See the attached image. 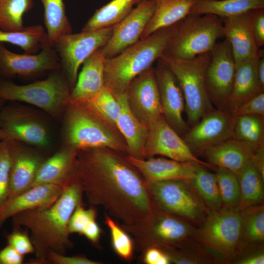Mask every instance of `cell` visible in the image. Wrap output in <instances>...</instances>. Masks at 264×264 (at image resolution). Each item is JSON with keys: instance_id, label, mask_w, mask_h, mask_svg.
<instances>
[{"instance_id": "6da1fadb", "label": "cell", "mask_w": 264, "mask_h": 264, "mask_svg": "<svg viewBox=\"0 0 264 264\" xmlns=\"http://www.w3.org/2000/svg\"><path fill=\"white\" fill-rule=\"evenodd\" d=\"M126 155L108 148L79 150L75 173L89 203L128 225L147 215L154 202L144 178Z\"/></svg>"}, {"instance_id": "7a4b0ae2", "label": "cell", "mask_w": 264, "mask_h": 264, "mask_svg": "<svg viewBox=\"0 0 264 264\" xmlns=\"http://www.w3.org/2000/svg\"><path fill=\"white\" fill-rule=\"evenodd\" d=\"M83 195L76 176L51 206L23 211L12 218L13 226L25 227L30 231L35 258L29 260L28 264H48L49 252L66 255L67 249L73 247L68 224L76 207L83 203Z\"/></svg>"}, {"instance_id": "3957f363", "label": "cell", "mask_w": 264, "mask_h": 264, "mask_svg": "<svg viewBox=\"0 0 264 264\" xmlns=\"http://www.w3.org/2000/svg\"><path fill=\"white\" fill-rule=\"evenodd\" d=\"M176 23L155 31L116 56L106 59L104 85L115 96L126 94L132 81L160 58Z\"/></svg>"}, {"instance_id": "277c9868", "label": "cell", "mask_w": 264, "mask_h": 264, "mask_svg": "<svg viewBox=\"0 0 264 264\" xmlns=\"http://www.w3.org/2000/svg\"><path fill=\"white\" fill-rule=\"evenodd\" d=\"M121 226L132 236L134 250L141 253L150 247L165 251L191 246L195 244L199 230L191 223L161 210L154 203L145 217L134 223L121 224Z\"/></svg>"}, {"instance_id": "5b68a950", "label": "cell", "mask_w": 264, "mask_h": 264, "mask_svg": "<svg viewBox=\"0 0 264 264\" xmlns=\"http://www.w3.org/2000/svg\"><path fill=\"white\" fill-rule=\"evenodd\" d=\"M64 144L78 150L108 148L128 154L118 129L83 105L69 104L65 110Z\"/></svg>"}, {"instance_id": "8992f818", "label": "cell", "mask_w": 264, "mask_h": 264, "mask_svg": "<svg viewBox=\"0 0 264 264\" xmlns=\"http://www.w3.org/2000/svg\"><path fill=\"white\" fill-rule=\"evenodd\" d=\"M71 88L61 69L52 71L45 79L26 85L0 80V98L24 102L37 107L51 116L60 117L69 104Z\"/></svg>"}, {"instance_id": "52a82bcc", "label": "cell", "mask_w": 264, "mask_h": 264, "mask_svg": "<svg viewBox=\"0 0 264 264\" xmlns=\"http://www.w3.org/2000/svg\"><path fill=\"white\" fill-rule=\"evenodd\" d=\"M211 58V52H208L189 60L164 53L158 59L170 68L178 81L184 97L187 123L189 127L214 108L209 99L205 84V73Z\"/></svg>"}, {"instance_id": "ba28073f", "label": "cell", "mask_w": 264, "mask_h": 264, "mask_svg": "<svg viewBox=\"0 0 264 264\" xmlns=\"http://www.w3.org/2000/svg\"><path fill=\"white\" fill-rule=\"evenodd\" d=\"M225 38L221 19L214 15L190 14L176 23L163 53L189 60L211 52L219 39Z\"/></svg>"}, {"instance_id": "9c48e42d", "label": "cell", "mask_w": 264, "mask_h": 264, "mask_svg": "<svg viewBox=\"0 0 264 264\" xmlns=\"http://www.w3.org/2000/svg\"><path fill=\"white\" fill-rule=\"evenodd\" d=\"M199 229L196 240L226 261H231L244 246L240 211L222 207L210 211Z\"/></svg>"}, {"instance_id": "30bf717a", "label": "cell", "mask_w": 264, "mask_h": 264, "mask_svg": "<svg viewBox=\"0 0 264 264\" xmlns=\"http://www.w3.org/2000/svg\"><path fill=\"white\" fill-rule=\"evenodd\" d=\"M155 205L192 224L201 225L210 211L189 180L147 182Z\"/></svg>"}, {"instance_id": "8fae6325", "label": "cell", "mask_w": 264, "mask_h": 264, "mask_svg": "<svg viewBox=\"0 0 264 264\" xmlns=\"http://www.w3.org/2000/svg\"><path fill=\"white\" fill-rule=\"evenodd\" d=\"M113 26L97 30L62 35L53 45L71 89L74 86L78 70L84 61L97 49L103 47L110 38Z\"/></svg>"}, {"instance_id": "7c38bea8", "label": "cell", "mask_w": 264, "mask_h": 264, "mask_svg": "<svg viewBox=\"0 0 264 264\" xmlns=\"http://www.w3.org/2000/svg\"><path fill=\"white\" fill-rule=\"evenodd\" d=\"M0 128L6 139L42 148L50 144L49 129L45 120L37 111L24 106H3L0 112Z\"/></svg>"}, {"instance_id": "4fadbf2b", "label": "cell", "mask_w": 264, "mask_h": 264, "mask_svg": "<svg viewBox=\"0 0 264 264\" xmlns=\"http://www.w3.org/2000/svg\"><path fill=\"white\" fill-rule=\"evenodd\" d=\"M211 54V60L205 73L207 95L216 109L228 111L236 71L235 62L228 41L225 38L223 41L217 42Z\"/></svg>"}, {"instance_id": "5bb4252c", "label": "cell", "mask_w": 264, "mask_h": 264, "mask_svg": "<svg viewBox=\"0 0 264 264\" xmlns=\"http://www.w3.org/2000/svg\"><path fill=\"white\" fill-rule=\"evenodd\" d=\"M59 69L61 65L58 55L48 43L36 54L16 53L0 43V76L4 79L17 76L34 77Z\"/></svg>"}, {"instance_id": "9a60e30c", "label": "cell", "mask_w": 264, "mask_h": 264, "mask_svg": "<svg viewBox=\"0 0 264 264\" xmlns=\"http://www.w3.org/2000/svg\"><path fill=\"white\" fill-rule=\"evenodd\" d=\"M155 155H161L182 162L199 163L209 168L214 167L196 156L182 137L162 115L149 126L144 146V159Z\"/></svg>"}, {"instance_id": "2e32d148", "label": "cell", "mask_w": 264, "mask_h": 264, "mask_svg": "<svg viewBox=\"0 0 264 264\" xmlns=\"http://www.w3.org/2000/svg\"><path fill=\"white\" fill-rule=\"evenodd\" d=\"M235 115L215 108L208 111L181 137L191 151L207 149L233 138Z\"/></svg>"}, {"instance_id": "e0dca14e", "label": "cell", "mask_w": 264, "mask_h": 264, "mask_svg": "<svg viewBox=\"0 0 264 264\" xmlns=\"http://www.w3.org/2000/svg\"><path fill=\"white\" fill-rule=\"evenodd\" d=\"M126 96L130 110L144 125L149 127L162 115L153 66L132 81Z\"/></svg>"}, {"instance_id": "ac0fdd59", "label": "cell", "mask_w": 264, "mask_h": 264, "mask_svg": "<svg viewBox=\"0 0 264 264\" xmlns=\"http://www.w3.org/2000/svg\"><path fill=\"white\" fill-rule=\"evenodd\" d=\"M121 22L113 26L111 36L101 48L105 58L121 53L140 40L154 10V0H142Z\"/></svg>"}, {"instance_id": "d6986e66", "label": "cell", "mask_w": 264, "mask_h": 264, "mask_svg": "<svg viewBox=\"0 0 264 264\" xmlns=\"http://www.w3.org/2000/svg\"><path fill=\"white\" fill-rule=\"evenodd\" d=\"M154 70L162 115L171 127L182 136L190 128L182 116L185 103L182 89L174 73L159 59L157 60Z\"/></svg>"}, {"instance_id": "ffe728a7", "label": "cell", "mask_w": 264, "mask_h": 264, "mask_svg": "<svg viewBox=\"0 0 264 264\" xmlns=\"http://www.w3.org/2000/svg\"><path fill=\"white\" fill-rule=\"evenodd\" d=\"M11 153V169L8 198L27 190L32 185L38 169L45 159L29 145L8 139Z\"/></svg>"}, {"instance_id": "44dd1931", "label": "cell", "mask_w": 264, "mask_h": 264, "mask_svg": "<svg viewBox=\"0 0 264 264\" xmlns=\"http://www.w3.org/2000/svg\"><path fill=\"white\" fill-rule=\"evenodd\" d=\"M254 10L220 18L225 38L230 44L236 66L245 59L258 56L260 52L252 31Z\"/></svg>"}, {"instance_id": "7402d4cb", "label": "cell", "mask_w": 264, "mask_h": 264, "mask_svg": "<svg viewBox=\"0 0 264 264\" xmlns=\"http://www.w3.org/2000/svg\"><path fill=\"white\" fill-rule=\"evenodd\" d=\"M64 188L55 184H39L8 198L0 206V228L9 218L22 212L51 206L60 197Z\"/></svg>"}, {"instance_id": "603a6c76", "label": "cell", "mask_w": 264, "mask_h": 264, "mask_svg": "<svg viewBox=\"0 0 264 264\" xmlns=\"http://www.w3.org/2000/svg\"><path fill=\"white\" fill-rule=\"evenodd\" d=\"M126 156L147 182L174 179L189 180L194 176L197 164L154 156L145 159L137 158L129 154Z\"/></svg>"}, {"instance_id": "cb8c5ba5", "label": "cell", "mask_w": 264, "mask_h": 264, "mask_svg": "<svg viewBox=\"0 0 264 264\" xmlns=\"http://www.w3.org/2000/svg\"><path fill=\"white\" fill-rule=\"evenodd\" d=\"M106 59L100 48L84 61L76 82L70 92V104L85 103L102 90L105 87Z\"/></svg>"}, {"instance_id": "d4e9b609", "label": "cell", "mask_w": 264, "mask_h": 264, "mask_svg": "<svg viewBox=\"0 0 264 264\" xmlns=\"http://www.w3.org/2000/svg\"><path fill=\"white\" fill-rule=\"evenodd\" d=\"M79 151L64 144L44 160L30 187L43 184H55L65 187L75 177V162Z\"/></svg>"}, {"instance_id": "484cf974", "label": "cell", "mask_w": 264, "mask_h": 264, "mask_svg": "<svg viewBox=\"0 0 264 264\" xmlns=\"http://www.w3.org/2000/svg\"><path fill=\"white\" fill-rule=\"evenodd\" d=\"M254 150L246 142L232 138L207 149L201 154L213 167L225 168L237 174L251 159Z\"/></svg>"}, {"instance_id": "4316f807", "label": "cell", "mask_w": 264, "mask_h": 264, "mask_svg": "<svg viewBox=\"0 0 264 264\" xmlns=\"http://www.w3.org/2000/svg\"><path fill=\"white\" fill-rule=\"evenodd\" d=\"M260 53L256 57L243 60L236 66L233 87L228 105V111L233 114L244 103L264 92L259 81L256 69Z\"/></svg>"}, {"instance_id": "83f0119b", "label": "cell", "mask_w": 264, "mask_h": 264, "mask_svg": "<svg viewBox=\"0 0 264 264\" xmlns=\"http://www.w3.org/2000/svg\"><path fill=\"white\" fill-rule=\"evenodd\" d=\"M115 97L121 106V112L116 127L126 142L128 154L137 158L144 159L143 152L149 127L141 123L131 111L126 94Z\"/></svg>"}, {"instance_id": "f1b7e54d", "label": "cell", "mask_w": 264, "mask_h": 264, "mask_svg": "<svg viewBox=\"0 0 264 264\" xmlns=\"http://www.w3.org/2000/svg\"><path fill=\"white\" fill-rule=\"evenodd\" d=\"M155 7L140 38L155 31L175 24L190 14L196 0H154Z\"/></svg>"}, {"instance_id": "f546056e", "label": "cell", "mask_w": 264, "mask_h": 264, "mask_svg": "<svg viewBox=\"0 0 264 264\" xmlns=\"http://www.w3.org/2000/svg\"><path fill=\"white\" fill-rule=\"evenodd\" d=\"M257 9H264V0H196L190 14H212L221 18Z\"/></svg>"}, {"instance_id": "4dcf8cb0", "label": "cell", "mask_w": 264, "mask_h": 264, "mask_svg": "<svg viewBox=\"0 0 264 264\" xmlns=\"http://www.w3.org/2000/svg\"><path fill=\"white\" fill-rule=\"evenodd\" d=\"M236 175L241 191L238 209L242 211L249 207L261 204L264 199V177L251 159L246 163Z\"/></svg>"}, {"instance_id": "1f68e13d", "label": "cell", "mask_w": 264, "mask_h": 264, "mask_svg": "<svg viewBox=\"0 0 264 264\" xmlns=\"http://www.w3.org/2000/svg\"><path fill=\"white\" fill-rule=\"evenodd\" d=\"M134 5L135 0H111L94 12L82 31H92L113 26L127 16Z\"/></svg>"}, {"instance_id": "d6a6232c", "label": "cell", "mask_w": 264, "mask_h": 264, "mask_svg": "<svg viewBox=\"0 0 264 264\" xmlns=\"http://www.w3.org/2000/svg\"><path fill=\"white\" fill-rule=\"evenodd\" d=\"M44 9V23L48 44L53 46L62 35L72 33L63 0H40Z\"/></svg>"}, {"instance_id": "836d02e7", "label": "cell", "mask_w": 264, "mask_h": 264, "mask_svg": "<svg viewBox=\"0 0 264 264\" xmlns=\"http://www.w3.org/2000/svg\"><path fill=\"white\" fill-rule=\"evenodd\" d=\"M7 43L21 47L25 53L36 54L48 43L42 25L28 26L20 32L0 29V43Z\"/></svg>"}, {"instance_id": "e575fe53", "label": "cell", "mask_w": 264, "mask_h": 264, "mask_svg": "<svg viewBox=\"0 0 264 264\" xmlns=\"http://www.w3.org/2000/svg\"><path fill=\"white\" fill-rule=\"evenodd\" d=\"M207 168L197 163L194 176L189 181L210 211L222 207V203L215 174Z\"/></svg>"}, {"instance_id": "d590c367", "label": "cell", "mask_w": 264, "mask_h": 264, "mask_svg": "<svg viewBox=\"0 0 264 264\" xmlns=\"http://www.w3.org/2000/svg\"><path fill=\"white\" fill-rule=\"evenodd\" d=\"M233 138L248 144L255 150L264 146V116L235 115Z\"/></svg>"}, {"instance_id": "8d00e7d4", "label": "cell", "mask_w": 264, "mask_h": 264, "mask_svg": "<svg viewBox=\"0 0 264 264\" xmlns=\"http://www.w3.org/2000/svg\"><path fill=\"white\" fill-rule=\"evenodd\" d=\"M33 6V0H0V29L20 32L25 26L23 16Z\"/></svg>"}, {"instance_id": "74e56055", "label": "cell", "mask_w": 264, "mask_h": 264, "mask_svg": "<svg viewBox=\"0 0 264 264\" xmlns=\"http://www.w3.org/2000/svg\"><path fill=\"white\" fill-rule=\"evenodd\" d=\"M244 242L260 243L264 240V206L262 204L240 211Z\"/></svg>"}, {"instance_id": "f35d334b", "label": "cell", "mask_w": 264, "mask_h": 264, "mask_svg": "<svg viewBox=\"0 0 264 264\" xmlns=\"http://www.w3.org/2000/svg\"><path fill=\"white\" fill-rule=\"evenodd\" d=\"M80 105L96 113L116 127L117 121L121 112L120 104L106 87L105 86L93 98Z\"/></svg>"}, {"instance_id": "ab89813d", "label": "cell", "mask_w": 264, "mask_h": 264, "mask_svg": "<svg viewBox=\"0 0 264 264\" xmlns=\"http://www.w3.org/2000/svg\"><path fill=\"white\" fill-rule=\"evenodd\" d=\"M219 188L222 207L238 208L241 191L237 175L222 168H217L215 174Z\"/></svg>"}, {"instance_id": "60d3db41", "label": "cell", "mask_w": 264, "mask_h": 264, "mask_svg": "<svg viewBox=\"0 0 264 264\" xmlns=\"http://www.w3.org/2000/svg\"><path fill=\"white\" fill-rule=\"evenodd\" d=\"M105 223L110 230L113 250L122 259L131 261L133 258L134 244L132 239L122 227L106 213Z\"/></svg>"}, {"instance_id": "b9f144b4", "label": "cell", "mask_w": 264, "mask_h": 264, "mask_svg": "<svg viewBox=\"0 0 264 264\" xmlns=\"http://www.w3.org/2000/svg\"><path fill=\"white\" fill-rule=\"evenodd\" d=\"M11 169L9 142H0V206L8 198Z\"/></svg>"}, {"instance_id": "7bdbcfd3", "label": "cell", "mask_w": 264, "mask_h": 264, "mask_svg": "<svg viewBox=\"0 0 264 264\" xmlns=\"http://www.w3.org/2000/svg\"><path fill=\"white\" fill-rule=\"evenodd\" d=\"M96 210L94 208L85 209L83 203L78 204L69 221V234L77 233L82 235L84 231L89 223L96 220Z\"/></svg>"}, {"instance_id": "ee69618b", "label": "cell", "mask_w": 264, "mask_h": 264, "mask_svg": "<svg viewBox=\"0 0 264 264\" xmlns=\"http://www.w3.org/2000/svg\"><path fill=\"white\" fill-rule=\"evenodd\" d=\"M7 244L9 245L21 254L25 256L34 254V249L27 229L24 230L21 227L13 226V230L5 233Z\"/></svg>"}, {"instance_id": "f6af8a7d", "label": "cell", "mask_w": 264, "mask_h": 264, "mask_svg": "<svg viewBox=\"0 0 264 264\" xmlns=\"http://www.w3.org/2000/svg\"><path fill=\"white\" fill-rule=\"evenodd\" d=\"M234 115H260L264 116V92L251 98L236 110Z\"/></svg>"}, {"instance_id": "bcb514c9", "label": "cell", "mask_w": 264, "mask_h": 264, "mask_svg": "<svg viewBox=\"0 0 264 264\" xmlns=\"http://www.w3.org/2000/svg\"><path fill=\"white\" fill-rule=\"evenodd\" d=\"M48 264H100L101 263L89 259L85 255L67 256L50 252L47 256Z\"/></svg>"}, {"instance_id": "7dc6e473", "label": "cell", "mask_w": 264, "mask_h": 264, "mask_svg": "<svg viewBox=\"0 0 264 264\" xmlns=\"http://www.w3.org/2000/svg\"><path fill=\"white\" fill-rule=\"evenodd\" d=\"M252 31L256 45L260 48L264 45V9H255Z\"/></svg>"}, {"instance_id": "c3c4849f", "label": "cell", "mask_w": 264, "mask_h": 264, "mask_svg": "<svg viewBox=\"0 0 264 264\" xmlns=\"http://www.w3.org/2000/svg\"><path fill=\"white\" fill-rule=\"evenodd\" d=\"M142 260L146 264H169L171 261L168 255L156 247H150L142 253Z\"/></svg>"}, {"instance_id": "681fc988", "label": "cell", "mask_w": 264, "mask_h": 264, "mask_svg": "<svg viewBox=\"0 0 264 264\" xmlns=\"http://www.w3.org/2000/svg\"><path fill=\"white\" fill-rule=\"evenodd\" d=\"M24 256L7 244L0 250V264H22Z\"/></svg>"}, {"instance_id": "f907efd6", "label": "cell", "mask_w": 264, "mask_h": 264, "mask_svg": "<svg viewBox=\"0 0 264 264\" xmlns=\"http://www.w3.org/2000/svg\"><path fill=\"white\" fill-rule=\"evenodd\" d=\"M101 233V228L96 220H94L86 227L82 235L84 236L94 245L98 247Z\"/></svg>"}, {"instance_id": "816d5d0a", "label": "cell", "mask_w": 264, "mask_h": 264, "mask_svg": "<svg viewBox=\"0 0 264 264\" xmlns=\"http://www.w3.org/2000/svg\"><path fill=\"white\" fill-rule=\"evenodd\" d=\"M239 264H264V254L262 251L251 253L237 261Z\"/></svg>"}, {"instance_id": "f5cc1de1", "label": "cell", "mask_w": 264, "mask_h": 264, "mask_svg": "<svg viewBox=\"0 0 264 264\" xmlns=\"http://www.w3.org/2000/svg\"><path fill=\"white\" fill-rule=\"evenodd\" d=\"M251 160L262 176L264 177V146L254 150L252 155Z\"/></svg>"}, {"instance_id": "db71d44e", "label": "cell", "mask_w": 264, "mask_h": 264, "mask_svg": "<svg viewBox=\"0 0 264 264\" xmlns=\"http://www.w3.org/2000/svg\"><path fill=\"white\" fill-rule=\"evenodd\" d=\"M257 73L261 87L264 89V51L261 49V52L257 62Z\"/></svg>"}, {"instance_id": "11a10c76", "label": "cell", "mask_w": 264, "mask_h": 264, "mask_svg": "<svg viewBox=\"0 0 264 264\" xmlns=\"http://www.w3.org/2000/svg\"><path fill=\"white\" fill-rule=\"evenodd\" d=\"M6 136L2 130L0 128V142L6 139Z\"/></svg>"}, {"instance_id": "9f6ffc18", "label": "cell", "mask_w": 264, "mask_h": 264, "mask_svg": "<svg viewBox=\"0 0 264 264\" xmlns=\"http://www.w3.org/2000/svg\"><path fill=\"white\" fill-rule=\"evenodd\" d=\"M5 101L0 98V112L3 107V104L4 103Z\"/></svg>"}, {"instance_id": "6f0895ef", "label": "cell", "mask_w": 264, "mask_h": 264, "mask_svg": "<svg viewBox=\"0 0 264 264\" xmlns=\"http://www.w3.org/2000/svg\"><path fill=\"white\" fill-rule=\"evenodd\" d=\"M142 0H135V3L136 5L138 3H139Z\"/></svg>"}]
</instances>
